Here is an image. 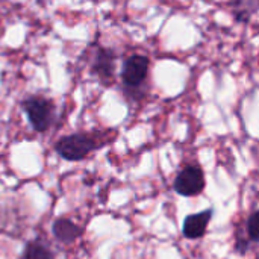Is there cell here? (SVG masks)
<instances>
[{
	"label": "cell",
	"instance_id": "6",
	"mask_svg": "<svg viewBox=\"0 0 259 259\" xmlns=\"http://www.w3.org/2000/svg\"><path fill=\"white\" fill-rule=\"evenodd\" d=\"M212 217V209H206L199 214L188 215L184 222V237L188 240H199L205 235L209 220Z\"/></svg>",
	"mask_w": 259,
	"mask_h": 259
},
{
	"label": "cell",
	"instance_id": "2",
	"mask_svg": "<svg viewBox=\"0 0 259 259\" xmlns=\"http://www.w3.org/2000/svg\"><path fill=\"white\" fill-rule=\"evenodd\" d=\"M21 108L32 126V129L38 134H42L50 129L56 118V106L55 102L44 96H29L23 99Z\"/></svg>",
	"mask_w": 259,
	"mask_h": 259
},
{
	"label": "cell",
	"instance_id": "10",
	"mask_svg": "<svg viewBox=\"0 0 259 259\" xmlns=\"http://www.w3.org/2000/svg\"><path fill=\"white\" fill-rule=\"evenodd\" d=\"M247 231H249V237L253 241L259 243V211L250 215L249 223H247Z\"/></svg>",
	"mask_w": 259,
	"mask_h": 259
},
{
	"label": "cell",
	"instance_id": "4",
	"mask_svg": "<svg viewBox=\"0 0 259 259\" xmlns=\"http://www.w3.org/2000/svg\"><path fill=\"white\" fill-rule=\"evenodd\" d=\"M173 188L178 194L185 197L197 196L205 188V175L199 165L185 167L175 179Z\"/></svg>",
	"mask_w": 259,
	"mask_h": 259
},
{
	"label": "cell",
	"instance_id": "9",
	"mask_svg": "<svg viewBox=\"0 0 259 259\" xmlns=\"http://www.w3.org/2000/svg\"><path fill=\"white\" fill-rule=\"evenodd\" d=\"M259 8V0H235L234 12L238 21H249Z\"/></svg>",
	"mask_w": 259,
	"mask_h": 259
},
{
	"label": "cell",
	"instance_id": "8",
	"mask_svg": "<svg viewBox=\"0 0 259 259\" xmlns=\"http://www.w3.org/2000/svg\"><path fill=\"white\" fill-rule=\"evenodd\" d=\"M23 259H55V253L44 241L33 240L26 244Z\"/></svg>",
	"mask_w": 259,
	"mask_h": 259
},
{
	"label": "cell",
	"instance_id": "3",
	"mask_svg": "<svg viewBox=\"0 0 259 259\" xmlns=\"http://www.w3.org/2000/svg\"><path fill=\"white\" fill-rule=\"evenodd\" d=\"M149 58L143 55H131L129 58H126L121 68V82L127 94L138 91L146 83L149 77Z\"/></svg>",
	"mask_w": 259,
	"mask_h": 259
},
{
	"label": "cell",
	"instance_id": "5",
	"mask_svg": "<svg viewBox=\"0 0 259 259\" xmlns=\"http://www.w3.org/2000/svg\"><path fill=\"white\" fill-rule=\"evenodd\" d=\"M115 61L117 55L114 50L100 46L96 49L91 61V70L105 87H111L115 79Z\"/></svg>",
	"mask_w": 259,
	"mask_h": 259
},
{
	"label": "cell",
	"instance_id": "7",
	"mask_svg": "<svg viewBox=\"0 0 259 259\" xmlns=\"http://www.w3.org/2000/svg\"><path fill=\"white\" fill-rule=\"evenodd\" d=\"M52 231H53V235L62 243H71L74 238L80 235V229L68 219H58L53 223Z\"/></svg>",
	"mask_w": 259,
	"mask_h": 259
},
{
	"label": "cell",
	"instance_id": "1",
	"mask_svg": "<svg viewBox=\"0 0 259 259\" xmlns=\"http://www.w3.org/2000/svg\"><path fill=\"white\" fill-rule=\"evenodd\" d=\"M108 141L106 132H76L59 138L55 144L56 153L65 161H82L94 150L105 146Z\"/></svg>",
	"mask_w": 259,
	"mask_h": 259
}]
</instances>
